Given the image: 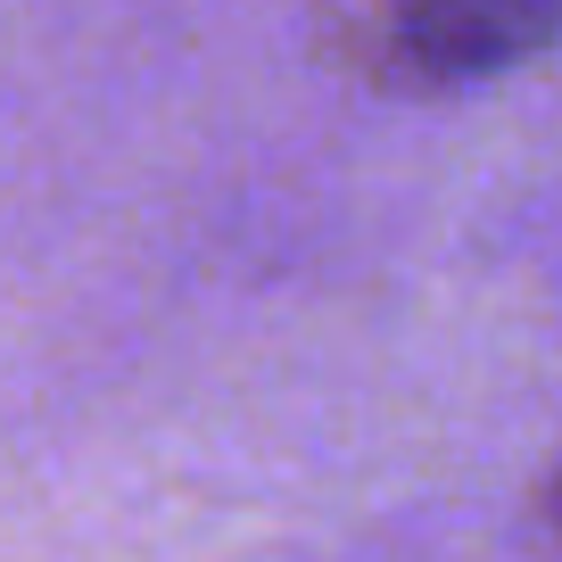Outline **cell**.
I'll return each instance as SVG.
<instances>
[{
	"label": "cell",
	"mask_w": 562,
	"mask_h": 562,
	"mask_svg": "<svg viewBox=\"0 0 562 562\" xmlns=\"http://www.w3.org/2000/svg\"><path fill=\"white\" fill-rule=\"evenodd\" d=\"M562 0H356V67L381 91H463L554 42Z\"/></svg>",
	"instance_id": "1"
}]
</instances>
